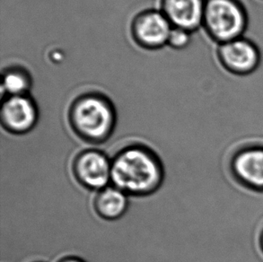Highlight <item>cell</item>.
<instances>
[{
    "instance_id": "1",
    "label": "cell",
    "mask_w": 263,
    "mask_h": 262,
    "mask_svg": "<svg viewBox=\"0 0 263 262\" xmlns=\"http://www.w3.org/2000/svg\"><path fill=\"white\" fill-rule=\"evenodd\" d=\"M163 170L157 156L144 147L122 150L111 161L112 186L127 195L144 196L157 191Z\"/></svg>"
},
{
    "instance_id": "2",
    "label": "cell",
    "mask_w": 263,
    "mask_h": 262,
    "mask_svg": "<svg viewBox=\"0 0 263 262\" xmlns=\"http://www.w3.org/2000/svg\"><path fill=\"white\" fill-rule=\"evenodd\" d=\"M203 26L218 44L243 37L248 14L239 0H206Z\"/></svg>"
},
{
    "instance_id": "3",
    "label": "cell",
    "mask_w": 263,
    "mask_h": 262,
    "mask_svg": "<svg viewBox=\"0 0 263 262\" xmlns=\"http://www.w3.org/2000/svg\"><path fill=\"white\" fill-rule=\"evenodd\" d=\"M72 128L85 140L93 143L106 140L114 126L110 104L98 96H86L73 105Z\"/></svg>"
},
{
    "instance_id": "4",
    "label": "cell",
    "mask_w": 263,
    "mask_h": 262,
    "mask_svg": "<svg viewBox=\"0 0 263 262\" xmlns=\"http://www.w3.org/2000/svg\"><path fill=\"white\" fill-rule=\"evenodd\" d=\"M217 59L224 69L235 76H248L259 67V48L245 36L218 44Z\"/></svg>"
},
{
    "instance_id": "5",
    "label": "cell",
    "mask_w": 263,
    "mask_h": 262,
    "mask_svg": "<svg viewBox=\"0 0 263 262\" xmlns=\"http://www.w3.org/2000/svg\"><path fill=\"white\" fill-rule=\"evenodd\" d=\"M73 174L79 183L91 191L99 192L111 181V162L97 150H86L73 162Z\"/></svg>"
},
{
    "instance_id": "6",
    "label": "cell",
    "mask_w": 263,
    "mask_h": 262,
    "mask_svg": "<svg viewBox=\"0 0 263 262\" xmlns=\"http://www.w3.org/2000/svg\"><path fill=\"white\" fill-rule=\"evenodd\" d=\"M235 177L246 187L263 192V144L246 145L232 160Z\"/></svg>"
},
{
    "instance_id": "7",
    "label": "cell",
    "mask_w": 263,
    "mask_h": 262,
    "mask_svg": "<svg viewBox=\"0 0 263 262\" xmlns=\"http://www.w3.org/2000/svg\"><path fill=\"white\" fill-rule=\"evenodd\" d=\"M1 121L7 130L24 134L32 130L37 121V110L31 100L24 96H10L1 109Z\"/></svg>"
},
{
    "instance_id": "8",
    "label": "cell",
    "mask_w": 263,
    "mask_h": 262,
    "mask_svg": "<svg viewBox=\"0 0 263 262\" xmlns=\"http://www.w3.org/2000/svg\"><path fill=\"white\" fill-rule=\"evenodd\" d=\"M204 0H164V15L177 28L192 32L203 25Z\"/></svg>"
},
{
    "instance_id": "9",
    "label": "cell",
    "mask_w": 263,
    "mask_h": 262,
    "mask_svg": "<svg viewBox=\"0 0 263 262\" xmlns=\"http://www.w3.org/2000/svg\"><path fill=\"white\" fill-rule=\"evenodd\" d=\"M133 31L139 43L144 46L156 48L167 43L172 29L165 15L150 12L136 19Z\"/></svg>"
},
{
    "instance_id": "10",
    "label": "cell",
    "mask_w": 263,
    "mask_h": 262,
    "mask_svg": "<svg viewBox=\"0 0 263 262\" xmlns=\"http://www.w3.org/2000/svg\"><path fill=\"white\" fill-rule=\"evenodd\" d=\"M128 205V195L114 186L99 191L93 200L96 214L106 220L120 218L126 212Z\"/></svg>"
},
{
    "instance_id": "11",
    "label": "cell",
    "mask_w": 263,
    "mask_h": 262,
    "mask_svg": "<svg viewBox=\"0 0 263 262\" xmlns=\"http://www.w3.org/2000/svg\"><path fill=\"white\" fill-rule=\"evenodd\" d=\"M28 85L27 78L20 72H9L4 78V90L11 96H23Z\"/></svg>"
},
{
    "instance_id": "12",
    "label": "cell",
    "mask_w": 263,
    "mask_h": 262,
    "mask_svg": "<svg viewBox=\"0 0 263 262\" xmlns=\"http://www.w3.org/2000/svg\"><path fill=\"white\" fill-rule=\"evenodd\" d=\"M190 42H191V32L175 27L170 32L167 43L174 48L182 49L187 46Z\"/></svg>"
},
{
    "instance_id": "13",
    "label": "cell",
    "mask_w": 263,
    "mask_h": 262,
    "mask_svg": "<svg viewBox=\"0 0 263 262\" xmlns=\"http://www.w3.org/2000/svg\"><path fill=\"white\" fill-rule=\"evenodd\" d=\"M59 262H84L81 259H78V258H74V257H68V258H65L62 259Z\"/></svg>"
}]
</instances>
